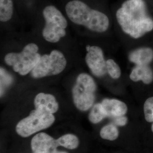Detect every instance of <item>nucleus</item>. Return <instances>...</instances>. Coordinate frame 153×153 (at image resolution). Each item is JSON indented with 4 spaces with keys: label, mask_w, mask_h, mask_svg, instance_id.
I'll return each instance as SVG.
<instances>
[{
    "label": "nucleus",
    "mask_w": 153,
    "mask_h": 153,
    "mask_svg": "<svg viewBox=\"0 0 153 153\" xmlns=\"http://www.w3.org/2000/svg\"><path fill=\"white\" fill-rule=\"evenodd\" d=\"M108 117L101 103L94 104L88 115V119L93 124H98Z\"/></svg>",
    "instance_id": "15"
},
{
    "label": "nucleus",
    "mask_w": 153,
    "mask_h": 153,
    "mask_svg": "<svg viewBox=\"0 0 153 153\" xmlns=\"http://www.w3.org/2000/svg\"><path fill=\"white\" fill-rule=\"evenodd\" d=\"M114 124L115 125L120 126H126L128 123V118L125 115L121 116L114 117Z\"/></svg>",
    "instance_id": "20"
},
{
    "label": "nucleus",
    "mask_w": 153,
    "mask_h": 153,
    "mask_svg": "<svg viewBox=\"0 0 153 153\" xmlns=\"http://www.w3.org/2000/svg\"><path fill=\"white\" fill-rule=\"evenodd\" d=\"M58 146L57 140L43 132L33 136L31 142L33 153H55Z\"/></svg>",
    "instance_id": "9"
},
{
    "label": "nucleus",
    "mask_w": 153,
    "mask_h": 153,
    "mask_svg": "<svg viewBox=\"0 0 153 153\" xmlns=\"http://www.w3.org/2000/svg\"><path fill=\"white\" fill-rule=\"evenodd\" d=\"M68 19L74 24L95 33H103L109 27V19L104 13L92 9L81 0H71L65 7Z\"/></svg>",
    "instance_id": "2"
},
{
    "label": "nucleus",
    "mask_w": 153,
    "mask_h": 153,
    "mask_svg": "<svg viewBox=\"0 0 153 153\" xmlns=\"http://www.w3.org/2000/svg\"><path fill=\"white\" fill-rule=\"evenodd\" d=\"M14 6L13 0H0V21L5 22L9 21L13 15Z\"/></svg>",
    "instance_id": "14"
},
{
    "label": "nucleus",
    "mask_w": 153,
    "mask_h": 153,
    "mask_svg": "<svg viewBox=\"0 0 153 153\" xmlns=\"http://www.w3.org/2000/svg\"><path fill=\"white\" fill-rule=\"evenodd\" d=\"M129 78L133 82L142 81L149 85L153 81V71L149 65H136L132 69Z\"/></svg>",
    "instance_id": "13"
},
{
    "label": "nucleus",
    "mask_w": 153,
    "mask_h": 153,
    "mask_svg": "<svg viewBox=\"0 0 153 153\" xmlns=\"http://www.w3.org/2000/svg\"><path fill=\"white\" fill-rule=\"evenodd\" d=\"M128 59L136 65H149L153 61V49L149 47L134 49L129 53Z\"/></svg>",
    "instance_id": "11"
},
{
    "label": "nucleus",
    "mask_w": 153,
    "mask_h": 153,
    "mask_svg": "<svg viewBox=\"0 0 153 153\" xmlns=\"http://www.w3.org/2000/svg\"><path fill=\"white\" fill-rule=\"evenodd\" d=\"M55 121L53 114L35 109L29 116L19 121L16 127V132L22 137H28L33 134L45 129Z\"/></svg>",
    "instance_id": "7"
},
{
    "label": "nucleus",
    "mask_w": 153,
    "mask_h": 153,
    "mask_svg": "<svg viewBox=\"0 0 153 153\" xmlns=\"http://www.w3.org/2000/svg\"><path fill=\"white\" fill-rule=\"evenodd\" d=\"M107 74L114 79H117L121 76L120 67L114 59H109L106 60Z\"/></svg>",
    "instance_id": "18"
},
{
    "label": "nucleus",
    "mask_w": 153,
    "mask_h": 153,
    "mask_svg": "<svg viewBox=\"0 0 153 153\" xmlns=\"http://www.w3.org/2000/svg\"><path fill=\"white\" fill-rule=\"evenodd\" d=\"M45 23L42 36L50 43H57L66 35L68 20L61 11L54 5L45 7L43 10Z\"/></svg>",
    "instance_id": "4"
},
{
    "label": "nucleus",
    "mask_w": 153,
    "mask_h": 153,
    "mask_svg": "<svg viewBox=\"0 0 153 153\" xmlns=\"http://www.w3.org/2000/svg\"><path fill=\"white\" fill-rule=\"evenodd\" d=\"M55 153H67V152H64V151H57Z\"/></svg>",
    "instance_id": "21"
},
{
    "label": "nucleus",
    "mask_w": 153,
    "mask_h": 153,
    "mask_svg": "<svg viewBox=\"0 0 153 153\" xmlns=\"http://www.w3.org/2000/svg\"><path fill=\"white\" fill-rule=\"evenodd\" d=\"M59 146L73 150L79 146V139L76 135L73 134H66L57 140Z\"/></svg>",
    "instance_id": "16"
},
{
    "label": "nucleus",
    "mask_w": 153,
    "mask_h": 153,
    "mask_svg": "<svg viewBox=\"0 0 153 153\" xmlns=\"http://www.w3.org/2000/svg\"><path fill=\"white\" fill-rule=\"evenodd\" d=\"M85 60L88 69L94 76L100 78L107 73L104 52L100 47L88 45Z\"/></svg>",
    "instance_id": "8"
},
{
    "label": "nucleus",
    "mask_w": 153,
    "mask_h": 153,
    "mask_svg": "<svg viewBox=\"0 0 153 153\" xmlns=\"http://www.w3.org/2000/svg\"><path fill=\"white\" fill-rule=\"evenodd\" d=\"M67 63L65 55L58 49H53L49 53L42 55L30 75L34 79L57 76L65 69Z\"/></svg>",
    "instance_id": "6"
},
{
    "label": "nucleus",
    "mask_w": 153,
    "mask_h": 153,
    "mask_svg": "<svg viewBox=\"0 0 153 153\" xmlns=\"http://www.w3.org/2000/svg\"><path fill=\"white\" fill-rule=\"evenodd\" d=\"M33 104L35 109L52 114L57 112L59 108V104L55 96L48 93L38 94L34 98Z\"/></svg>",
    "instance_id": "10"
},
{
    "label": "nucleus",
    "mask_w": 153,
    "mask_h": 153,
    "mask_svg": "<svg viewBox=\"0 0 153 153\" xmlns=\"http://www.w3.org/2000/svg\"><path fill=\"white\" fill-rule=\"evenodd\" d=\"M42 55L39 53V47L35 43L26 44L21 51L11 52L6 54L4 62L13 71L20 76H27L38 64Z\"/></svg>",
    "instance_id": "3"
},
{
    "label": "nucleus",
    "mask_w": 153,
    "mask_h": 153,
    "mask_svg": "<svg viewBox=\"0 0 153 153\" xmlns=\"http://www.w3.org/2000/svg\"><path fill=\"white\" fill-rule=\"evenodd\" d=\"M122 31L132 38H140L153 30V19L144 0H126L116 13Z\"/></svg>",
    "instance_id": "1"
},
{
    "label": "nucleus",
    "mask_w": 153,
    "mask_h": 153,
    "mask_svg": "<svg viewBox=\"0 0 153 153\" xmlns=\"http://www.w3.org/2000/svg\"><path fill=\"white\" fill-rule=\"evenodd\" d=\"M119 131L117 128L112 124H109L104 126L100 131L101 138L108 141L116 140L119 137Z\"/></svg>",
    "instance_id": "17"
},
{
    "label": "nucleus",
    "mask_w": 153,
    "mask_h": 153,
    "mask_svg": "<svg viewBox=\"0 0 153 153\" xmlns=\"http://www.w3.org/2000/svg\"><path fill=\"white\" fill-rule=\"evenodd\" d=\"M143 112L145 120L153 123V97L146 99L143 104Z\"/></svg>",
    "instance_id": "19"
},
{
    "label": "nucleus",
    "mask_w": 153,
    "mask_h": 153,
    "mask_svg": "<svg viewBox=\"0 0 153 153\" xmlns=\"http://www.w3.org/2000/svg\"><path fill=\"white\" fill-rule=\"evenodd\" d=\"M152 131H153V124H152Z\"/></svg>",
    "instance_id": "22"
},
{
    "label": "nucleus",
    "mask_w": 153,
    "mask_h": 153,
    "mask_svg": "<svg viewBox=\"0 0 153 153\" xmlns=\"http://www.w3.org/2000/svg\"><path fill=\"white\" fill-rule=\"evenodd\" d=\"M97 89V83L93 76L87 73L79 74L71 90L73 101L76 108L87 111L92 108Z\"/></svg>",
    "instance_id": "5"
},
{
    "label": "nucleus",
    "mask_w": 153,
    "mask_h": 153,
    "mask_svg": "<svg viewBox=\"0 0 153 153\" xmlns=\"http://www.w3.org/2000/svg\"><path fill=\"white\" fill-rule=\"evenodd\" d=\"M101 103L108 115V117H116L126 115L128 111L126 104L116 99H104Z\"/></svg>",
    "instance_id": "12"
}]
</instances>
